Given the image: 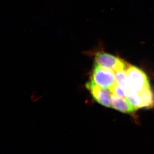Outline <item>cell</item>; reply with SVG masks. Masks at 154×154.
<instances>
[{
	"label": "cell",
	"instance_id": "obj_1",
	"mask_svg": "<svg viewBox=\"0 0 154 154\" xmlns=\"http://www.w3.org/2000/svg\"><path fill=\"white\" fill-rule=\"evenodd\" d=\"M103 48V43L101 42L94 49L86 51L85 53L93 56L95 63L104 68L113 72L126 70L128 64L120 57L105 52Z\"/></svg>",
	"mask_w": 154,
	"mask_h": 154
},
{
	"label": "cell",
	"instance_id": "obj_2",
	"mask_svg": "<svg viewBox=\"0 0 154 154\" xmlns=\"http://www.w3.org/2000/svg\"><path fill=\"white\" fill-rule=\"evenodd\" d=\"M126 72L129 89L139 93L150 87L146 75L140 69L128 64Z\"/></svg>",
	"mask_w": 154,
	"mask_h": 154
},
{
	"label": "cell",
	"instance_id": "obj_3",
	"mask_svg": "<svg viewBox=\"0 0 154 154\" xmlns=\"http://www.w3.org/2000/svg\"><path fill=\"white\" fill-rule=\"evenodd\" d=\"M94 65L91 80L99 87L110 90L116 84L114 72L99 66L96 63Z\"/></svg>",
	"mask_w": 154,
	"mask_h": 154
},
{
	"label": "cell",
	"instance_id": "obj_4",
	"mask_svg": "<svg viewBox=\"0 0 154 154\" xmlns=\"http://www.w3.org/2000/svg\"><path fill=\"white\" fill-rule=\"evenodd\" d=\"M86 88L96 102L105 107H111L109 90L99 87L91 80L86 84Z\"/></svg>",
	"mask_w": 154,
	"mask_h": 154
},
{
	"label": "cell",
	"instance_id": "obj_5",
	"mask_svg": "<svg viewBox=\"0 0 154 154\" xmlns=\"http://www.w3.org/2000/svg\"><path fill=\"white\" fill-rule=\"evenodd\" d=\"M110 102L112 108L123 113L131 114L136 110L126 98L119 97L114 94L110 95Z\"/></svg>",
	"mask_w": 154,
	"mask_h": 154
},
{
	"label": "cell",
	"instance_id": "obj_6",
	"mask_svg": "<svg viewBox=\"0 0 154 154\" xmlns=\"http://www.w3.org/2000/svg\"><path fill=\"white\" fill-rule=\"evenodd\" d=\"M139 94L141 100L142 108L149 109L154 107V94L151 87L139 92Z\"/></svg>",
	"mask_w": 154,
	"mask_h": 154
},
{
	"label": "cell",
	"instance_id": "obj_7",
	"mask_svg": "<svg viewBox=\"0 0 154 154\" xmlns=\"http://www.w3.org/2000/svg\"><path fill=\"white\" fill-rule=\"evenodd\" d=\"M126 99L136 110L142 108V102L139 93L128 88L126 93Z\"/></svg>",
	"mask_w": 154,
	"mask_h": 154
},
{
	"label": "cell",
	"instance_id": "obj_8",
	"mask_svg": "<svg viewBox=\"0 0 154 154\" xmlns=\"http://www.w3.org/2000/svg\"><path fill=\"white\" fill-rule=\"evenodd\" d=\"M116 83L126 93L128 89V80L126 70L114 72Z\"/></svg>",
	"mask_w": 154,
	"mask_h": 154
},
{
	"label": "cell",
	"instance_id": "obj_9",
	"mask_svg": "<svg viewBox=\"0 0 154 154\" xmlns=\"http://www.w3.org/2000/svg\"><path fill=\"white\" fill-rule=\"evenodd\" d=\"M109 91L110 93L114 94V95L122 97V98H126V93L125 91H123L116 83L115 85L112 87Z\"/></svg>",
	"mask_w": 154,
	"mask_h": 154
}]
</instances>
